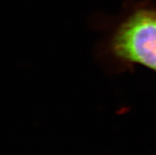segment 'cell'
<instances>
[{"instance_id":"obj_1","label":"cell","mask_w":156,"mask_h":155,"mask_svg":"<svg viewBox=\"0 0 156 155\" xmlns=\"http://www.w3.org/2000/svg\"><path fill=\"white\" fill-rule=\"evenodd\" d=\"M111 48L123 62L156 73V8L147 5L135 9L115 31Z\"/></svg>"}]
</instances>
